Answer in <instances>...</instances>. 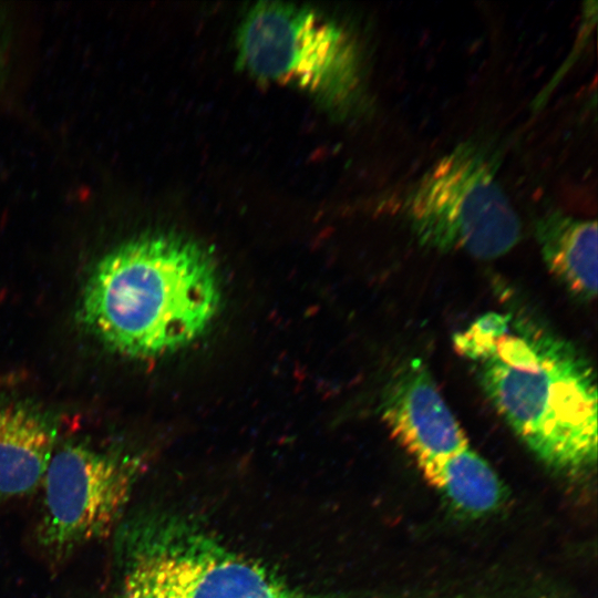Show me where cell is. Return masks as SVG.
<instances>
[{"mask_svg": "<svg viewBox=\"0 0 598 598\" xmlns=\"http://www.w3.org/2000/svg\"><path fill=\"white\" fill-rule=\"evenodd\" d=\"M219 303L218 276L208 251L189 238L158 233L122 244L95 265L80 316L113 351L148 358L194 341Z\"/></svg>", "mask_w": 598, "mask_h": 598, "instance_id": "1", "label": "cell"}, {"mask_svg": "<svg viewBox=\"0 0 598 598\" xmlns=\"http://www.w3.org/2000/svg\"><path fill=\"white\" fill-rule=\"evenodd\" d=\"M476 363L484 392L540 461L565 472L596 462V375L575 347L542 330L520 329L499 338Z\"/></svg>", "mask_w": 598, "mask_h": 598, "instance_id": "2", "label": "cell"}, {"mask_svg": "<svg viewBox=\"0 0 598 598\" xmlns=\"http://www.w3.org/2000/svg\"><path fill=\"white\" fill-rule=\"evenodd\" d=\"M107 598H333L289 585L202 535L138 523L120 535Z\"/></svg>", "mask_w": 598, "mask_h": 598, "instance_id": "3", "label": "cell"}, {"mask_svg": "<svg viewBox=\"0 0 598 598\" xmlns=\"http://www.w3.org/2000/svg\"><path fill=\"white\" fill-rule=\"evenodd\" d=\"M236 44L238 62L255 78L300 89L337 110L359 96L358 44L316 10L259 2L245 14Z\"/></svg>", "mask_w": 598, "mask_h": 598, "instance_id": "4", "label": "cell"}, {"mask_svg": "<svg viewBox=\"0 0 598 598\" xmlns=\"http://www.w3.org/2000/svg\"><path fill=\"white\" fill-rule=\"evenodd\" d=\"M404 212L422 245L481 259L507 254L520 221L486 154L462 143L436 161L406 196Z\"/></svg>", "mask_w": 598, "mask_h": 598, "instance_id": "5", "label": "cell"}, {"mask_svg": "<svg viewBox=\"0 0 598 598\" xmlns=\"http://www.w3.org/2000/svg\"><path fill=\"white\" fill-rule=\"evenodd\" d=\"M141 470L137 457L89 445L56 451L44 475L39 542L62 558L117 527Z\"/></svg>", "mask_w": 598, "mask_h": 598, "instance_id": "6", "label": "cell"}, {"mask_svg": "<svg viewBox=\"0 0 598 598\" xmlns=\"http://www.w3.org/2000/svg\"><path fill=\"white\" fill-rule=\"evenodd\" d=\"M383 417L392 434L424 465L467 447L466 436L427 369L412 361L390 382Z\"/></svg>", "mask_w": 598, "mask_h": 598, "instance_id": "7", "label": "cell"}, {"mask_svg": "<svg viewBox=\"0 0 598 598\" xmlns=\"http://www.w3.org/2000/svg\"><path fill=\"white\" fill-rule=\"evenodd\" d=\"M56 429L20 403L0 406V497L28 495L42 484L54 454Z\"/></svg>", "mask_w": 598, "mask_h": 598, "instance_id": "8", "label": "cell"}, {"mask_svg": "<svg viewBox=\"0 0 598 598\" xmlns=\"http://www.w3.org/2000/svg\"><path fill=\"white\" fill-rule=\"evenodd\" d=\"M535 234L550 272L576 297L597 293V224L553 210L540 216Z\"/></svg>", "mask_w": 598, "mask_h": 598, "instance_id": "9", "label": "cell"}, {"mask_svg": "<svg viewBox=\"0 0 598 598\" xmlns=\"http://www.w3.org/2000/svg\"><path fill=\"white\" fill-rule=\"evenodd\" d=\"M421 467L450 503L466 514L491 512L501 502L497 474L468 446Z\"/></svg>", "mask_w": 598, "mask_h": 598, "instance_id": "10", "label": "cell"}, {"mask_svg": "<svg viewBox=\"0 0 598 598\" xmlns=\"http://www.w3.org/2000/svg\"><path fill=\"white\" fill-rule=\"evenodd\" d=\"M507 315L487 312L476 319L465 331L456 333L454 347L458 354L478 362L486 358L496 341L509 331Z\"/></svg>", "mask_w": 598, "mask_h": 598, "instance_id": "11", "label": "cell"}]
</instances>
